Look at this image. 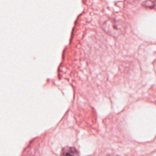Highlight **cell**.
Listing matches in <instances>:
<instances>
[{"instance_id": "obj_1", "label": "cell", "mask_w": 156, "mask_h": 156, "mask_svg": "<svg viewBox=\"0 0 156 156\" xmlns=\"http://www.w3.org/2000/svg\"><path fill=\"white\" fill-rule=\"evenodd\" d=\"M102 29L108 34L117 37L122 34L123 26L122 22L119 20L109 19L103 23Z\"/></svg>"}, {"instance_id": "obj_2", "label": "cell", "mask_w": 156, "mask_h": 156, "mask_svg": "<svg viewBox=\"0 0 156 156\" xmlns=\"http://www.w3.org/2000/svg\"><path fill=\"white\" fill-rule=\"evenodd\" d=\"M60 156H79V154L74 147L65 146L62 148Z\"/></svg>"}, {"instance_id": "obj_3", "label": "cell", "mask_w": 156, "mask_h": 156, "mask_svg": "<svg viewBox=\"0 0 156 156\" xmlns=\"http://www.w3.org/2000/svg\"><path fill=\"white\" fill-rule=\"evenodd\" d=\"M110 156H119V155H110Z\"/></svg>"}]
</instances>
